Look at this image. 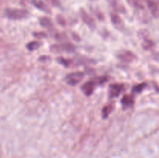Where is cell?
Here are the masks:
<instances>
[{
	"instance_id": "cell-11",
	"label": "cell",
	"mask_w": 159,
	"mask_h": 158,
	"mask_svg": "<svg viewBox=\"0 0 159 158\" xmlns=\"http://www.w3.org/2000/svg\"><path fill=\"white\" fill-rule=\"evenodd\" d=\"M39 21H40V26H43V27L48 28V29H51V28H53L52 21H51V19L48 18V17H41Z\"/></svg>"
},
{
	"instance_id": "cell-9",
	"label": "cell",
	"mask_w": 159,
	"mask_h": 158,
	"mask_svg": "<svg viewBox=\"0 0 159 158\" xmlns=\"http://www.w3.org/2000/svg\"><path fill=\"white\" fill-rule=\"evenodd\" d=\"M110 19H111L112 23H113V24L114 25L116 28L120 29L124 27V22L117 14L111 13L110 14Z\"/></svg>"
},
{
	"instance_id": "cell-12",
	"label": "cell",
	"mask_w": 159,
	"mask_h": 158,
	"mask_svg": "<svg viewBox=\"0 0 159 158\" xmlns=\"http://www.w3.org/2000/svg\"><path fill=\"white\" fill-rule=\"evenodd\" d=\"M121 102H122V104L124 105V106L129 107V106H131V105H133L134 102V99L131 97V96L126 94V95H124V97H123L122 100H121Z\"/></svg>"
},
{
	"instance_id": "cell-18",
	"label": "cell",
	"mask_w": 159,
	"mask_h": 158,
	"mask_svg": "<svg viewBox=\"0 0 159 158\" xmlns=\"http://www.w3.org/2000/svg\"><path fill=\"white\" fill-rule=\"evenodd\" d=\"M52 6H56V7H60L61 6V2L60 0H48Z\"/></svg>"
},
{
	"instance_id": "cell-1",
	"label": "cell",
	"mask_w": 159,
	"mask_h": 158,
	"mask_svg": "<svg viewBox=\"0 0 159 158\" xmlns=\"http://www.w3.org/2000/svg\"><path fill=\"white\" fill-rule=\"evenodd\" d=\"M5 15L11 20H22L26 18L29 15L28 12L24 9H6L5 10Z\"/></svg>"
},
{
	"instance_id": "cell-8",
	"label": "cell",
	"mask_w": 159,
	"mask_h": 158,
	"mask_svg": "<svg viewBox=\"0 0 159 158\" xmlns=\"http://www.w3.org/2000/svg\"><path fill=\"white\" fill-rule=\"evenodd\" d=\"M81 15H82V18L83 20V21L85 22V24L89 26L91 29H94L96 27V23H95V20L85 12L84 9L81 10Z\"/></svg>"
},
{
	"instance_id": "cell-3",
	"label": "cell",
	"mask_w": 159,
	"mask_h": 158,
	"mask_svg": "<svg viewBox=\"0 0 159 158\" xmlns=\"http://www.w3.org/2000/svg\"><path fill=\"white\" fill-rule=\"evenodd\" d=\"M84 76H85V74H84L83 72H80V71L73 72L68 74V75L65 77V81L68 84V85H77V84H79V82L82 80Z\"/></svg>"
},
{
	"instance_id": "cell-5",
	"label": "cell",
	"mask_w": 159,
	"mask_h": 158,
	"mask_svg": "<svg viewBox=\"0 0 159 158\" xmlns=\"http://www.w3.org/2000/svg\"><path fill=\"white\" fill-rule=\"evenodd\" d=\"M96 84L97 83L95 81H89L83 84V85L82 86V91H83L85 95H91L94 91L95 88H96Z\"/></svg>"
},
{
	"instance_id": "cell-16",
	"label": "cell",
	"mask_w": 159,
	"mask_h": 158,
	"mask_svg": "<svg viewBox=\"0 0 159 158\" xmlns=\"http://www.w3.org/2000/svg\"><path fill=\"white\" fill-rule=\"evenodd\" d=\"M111 112V107L110 106H106L104 107L103 111H102V113H103V117L107 118V116H109V114Z\"/></svg>"
},
{
	"instance_id": "cell-14",
	"label": "cell",
	"mask_w": 159,
	"mask_h": 158,
	"mask_svg": "<svg viewBox=\"0 0 159 158\" xmlns=\"http://www.w3.org/2000/svg\"><path fill=\"white\" fill-rule=\"evenodd\" d=\"M40 46H41V43H40V42L33 41V42H30V43H28L27 46H26V47H27V49L29 50L34 51V50H35L38 49Z\"/></svg>"
},
{
	"instance_id": "cell-17",
	"label": "cell",
	"mask_w": 159,
	"mask_h": 158,
	"mask_svg": "<svg viewBox=\"0 0 159 158\" xmlns=\"http://www.w3.org/2000/svg\"><path fill=\"white\" fill-rule=\"evenodd\" d=\"M109 80V77H105V76H102V77H99V78H97V80H96V83H99V84H103V83H106L107 81H108Z\"/></svg>"
},
{
	"instance_id": "cell-6",
	"label": "cell",
	"mask_w": 159,
	"mask_h": 158,
	"mask_svg": "<svg viewBox=\"0 0 159 158\" xmlns=\"http://www.w3.org/2000/svg\"><path fill=\"white\" fill-rule=\"evenodd\" d=\"M117 57L124 62H131L135 59V56L133 53L128 50H121L117 54Z\"/></svg>"
},
{
	"instance_id": "cell-15",
	"label": "cell",
	"mask_w": 159,
	"mask_h": 158,
	"mask_svg": "<svg viewBox=\"0 0 159 158\" xmlns=\"http://www.w3.org/2000/svg\"><path fill=\"white\" fill-rule=\"evenodd\" d=\"M146 87V84L143 83V84H140V85H136L132 89V92L133 93H136V94H138V93H141V91L144 90V88Z\"/></svg>"
},
{
	"instance_id": "cell-4",
	"label": "cell",
	"mask_w": 159,
	"mask_h": 158,
	"mask_svg": "<svg viewBox=\"0 0 159 158\" xmlns=\"http://www.w3.org/2000/svg\"><path fill=\"white\" fill-rule=\"evenodd\" d=\"M148 8L154 17H159V6L155 0H146Z\"/></svg>"
},
{
	"instance_id": "cell-10",
	"label": "cell",
	"mask_w": 159,
	"mask_h": 158,
	"mask_svg": "<svg viewBox=\"0 0 159 158\" xmlns=\"http://www.w3.org/2000/svg\"><path fill=\"white\" fill-rule=\"evenodd\" d=\"M32 4L35 6L36 8H37L40 10L43 11V12H47V13H50L51 10H50L49 7L47 6V4H45L43 1L41 0H32Z\"/></svg>"
},
{
	"instance_id": "cell-13",
	"label": "cell",
	"mask_w": 159,
	"mask_h": 158,
	"mask_svg": "<svg viewBox=\"0 0 159 158\" xmlns=\"http://www.w3.org/2000/svg\"><path fill=\"white\" fill-rule=\"evenodd\" d=\"M128 3L137 9H144V0H127Z\"/></svg>"
},
{
	"instance_id": "cell-7",
	"label": "cell",
	"mask_w": 159,
	"mask_h": 158,
	"mask_svg": "<svg viewBox=\"0 0 159 158\" xmlns=\"http://www.w3.org/2000/svg\"><path fill=\"white\" fill-rule=\"evenodd\" d=\"M123 89H124V86L123 85H119V84H113L110 86L109 88V94L111 98L117 97L122 92Z\"/></svg>"
},
{
	"instance_id": "cell-2",
	"label": "cell",
	"mask_w": 159,
	"mask_h": 158,
	"mask_svg": "<svg viewBox=\"0 0 159 158\" xmlns=\"http://www.w3.org/2000/svg\"><path fill=\"white\" fill-rule=\"evenodd\" d=\"M75 47L74 45L70 43H61L59 44H54L51 46V50L54 53H61V52H68L72 53L74 52Z\"/></svg>"
}]
</instances>
